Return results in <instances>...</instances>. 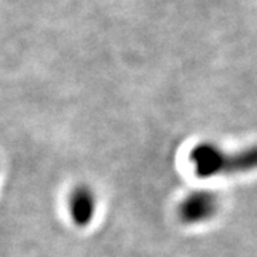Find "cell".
Returning <instances> with one entry per match:
<instances>
[{"instance_id": "1", "label": "cell", "mask_w": 257, "mask_h": 257, "mask_svg": "<svg viewBox=\"0 0 257 257\" xmlns=\"http://www.w3.org/2000/svg\"><path fill=\"white\" fill-rule=\"evenodd\" d=\"M189 159L194 175L202 179L246 175L257 170V145L229 152L211 142H202L193 147Z\"/></svg>"}, {"instance_id": "2", "label": "cell", "mask_w": 257, "mask_h": 257, "mask_svg": "<svg viewBox=\"0 0 257 257\" xmlns=\"http://www.w3.org/2000/svg\"><path fill=\"white\" fill-rule=\"evenodd\" d=\"M220 209V199L211 190L189 193L179 204L177 214L184 224H202L211 220Z\"/></svg>"}, {"instance_id": "3", "label": "cell", "mask_w": 257, "mask_h": 257, "mask_svg": "<svg viewBox=\"0 0 257 257\" xmlns=\"http://www.w3.org/2000/svg\"><path fill=\"white\" fill-rule=\"evenodd\" d=\"M67 209L76 226H87L96 214V196L92 189L87 186L76 187L69 196Z\"/></svg>"}]
</instances>
